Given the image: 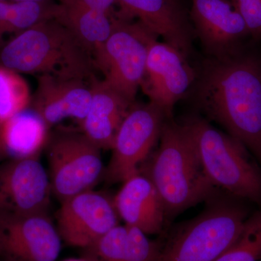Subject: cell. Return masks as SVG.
Listing matches in <instances>:
<instances>
[{
    "mask_svg": "<svg viewBox=\"0 0 261 261\" xmlns=\"http://www.w3.org/2000/svg\"><path fill=\"white\" fill-rule=\"evenodd\" d=\"M195 82L199 108L243 144L261 165L260 65L238 54L209 58Z\"/></svg>",
    "mask_w": 261,
    "mask_h": 261,
    "instance_id": "cell-1",
    "label": "cell"
},
{
    "mask_svg": "<svg viewBox=\"0 0 261 261\" xmlns=\"http://www.w3.org/2000/svg\"><path fill=\"white\" fill-rule=\"evenodd\" d=\"M0 65L20 73L90 80L97 70L92 53L56 18L19 33L0 49Z\"/></svg>",
    "mask_w": 261,
    "mask_h": 261,
    "instance_id": "cell-2",
    "label": "cell"
},
{
    "mask_svg": "<svg viewBox=\"0 0 261 261\" xmlns=\"http://www.w3.org/2000/svg\"><path fill=\"white\" fill-rule=\"evenodd\" d=\"M158 145L142 174L155 187L167 221L208 200L214 197L216 187L206 176L193 140L183 123L168 118Z\"/></svg>",
    "mask_w": 261,
    "mask_h": 261,
    "instance_id": "cell-3",
    "label": "cell"
},
{
    "mask_svg": "<svg viewBox=\"0 0 261 261\" xmlns=\"http://www.w3.org/2000/svg\"><path fill=\"white\" fill-rule=\"evenodd\" d=\"M182 123L214 186L261 203V171L249 158L245 146L200 117H190Z\"/></svg>",
    "mask_w": 261,
    "mask_h": 261,
    "instance_id": "cell-4",
    "label": "cell"
},
{
    "mask_svg": "<svg viewBox=\"0 0 261 261\" xmlns=\"http://www.w3.org/2000/svg\"><path fill=\"white\" fill-rule=\"evenodd\" d=\"M247 219L238 204L213 200L172 233L160 261H216L239 238Z\"/></svg>",
    "mask_w": 261,
    "mask_h": 261,
    "instance_id": "cell-5",
    "label": "cell"
},
{
    "mask_svg": "<svg viewBox=\"0 0 261 261\" xmlns=\"http://www.w3.org/2000/svg\"><path fill=\"white\" fill-rule=\"evenodd\" d=\"M158 38L139 20L118 18L107 41L94 54V64L104 75L103 80L128 102H135L149 46Z\"/></svg>",
    "mask_w": 261,
    "mask_h": 261,
    "instance_id": "cell-6",
    "label": "cell"
},
{
    "mask_svg": "<svg viewBox=\"0 0 261 261\" xmlns=\"http://www.w3.org/2000/svg\"><path fill=\"white\" fill-rule=\"evenodd\" d=\"M46 146L51 192L61 202L92 190L102 177L101 149L82 130L57 132Z\"/></svg>",
    "mask_w": 261,
    "mask_h": 261,
    "instance_id": "cell-7",
    "label": "cell"
},
{
    "mask_svg": "<svg viewBox=\"0 0 261 261\" xmlns=\"http://www.w3.org/2000/svg\"><path fill=\"white\" fill-rule=\"evenodd\" d=\"M168 118L153 102L132 105L117 132L111 159L105 168L103 176L108 183H123L140 173L141 166L159 144Z\"/></svg>",
    "mask_w": 261,
    "mask_h": 261,
    "instance_id": "cell-8",
    "label": "cell"
},
{
    "mask_svg": "<svg viewBox=\"0 0 261 261\" xmlns=\"http://www.w3.org/2000/svg\"><path fill=\"white\" fill-rule=\"evenodd\" d=\"M51 194L49 175L39 157L0 163V216L47 214Z\"/></svg>",
    "mask_w": 261,
    "mask_h": 261,
    "instance_id": "cell-9",
    "label": "cell"
},
{
    "mask_svg": "<svg viewBox=\"0 0 261 261\" xmlns=\"http://www.w3.org/2000/svg\"><path fill=\"white\" fill-rule=\"evenodd\" d=\"M114 200L92 190L61 202L56 227L62 241L86 249L119 225Z\"/></svg>",
    "mask_w": 261,
    "mask_h": 261,
    "instance_id": "cell-10",
    "label": "cell"
},
{
    "mask_svg": "<svg viewBox=\"0 0 261 261\" xmlns=\"http://www.w3.org/2000/svg\"><path fill=\"white\" fill-rule=\"evenodd\" d=\"M197 77V70L187 57L157 39L149 46L140 88L149 102L162 108L171 118L175 105L186 94Z\"/></svg>",
    "mask_w": 261,
    "mask_h": 261,
    "instance_id": "cell-11",
    "label": "cell"
},
{
    "mask_svg": "<svg viewBox=\"0 0 261 261\" xmlns=\"http://www.w3.org/2000/svg\"><path fill=\"white\" fill-rule=\"evenodd\" d=\"M61 243L48 214L0 216V261H56Z\"/></svg>",
    "mask_w": 261,
    "mask_h": 261,
    "instance_id": "cell-12",
    "label": "cell"
},
{
    "mask_svg": "<svg viewBox=\"0 0 261 261\" xmlns=\"http://www.w3.org/2000/svg\"><path fill=\"white\" fill-rule=\"evenodd\" d=\"M190 17L195 36L208 58L238 54L240 40L250 34L231 0H192Z\"/></svg>",
    "mask_w": 261,
    "mask_h": 261,
    "instance_id": "cell-13",
    "label": "cell"
},
{
    "mask_svg": "<svg viewBox=\"0 0 261 261\" xmlns=\"http://www.w3.org/2000/svg\"><path fill=\"white\" fill-rule=\"evenodd\" d=\"M122 14L143 23L189 58L195 31L184 0H118Z\"/></svg>",
    "mask_w": 261,
    "mask_h": 261,
    "instance_id": "cell-14",
    "label": "cell"
},
{
    "mask_svg": "<svg viewBox=\"0 0 261 261\" xmlns=\"http://www.w3.org/2000/svg\"><path fill=\"white\" fill-rule=\"evenodd\" d=\"M37 87L30 108L49 128L67 118L81 121L85 118L92 100L90 80L37 75Z\"/></svg>",
    "mask_w": 261,
    "mask_h": 261,
    "instance_id": "cell-15",
    "label": "cell"
},
{
    "mask_svg": "<svg viewBox=\"0 0 261 261\" xmlns=\"http://www.w3.org/2000/svg\"><path fill=\"white\" fill-rule=\"evenodd\" d=\"M113 200L118 216L125 224L147 235L162 232L166 221L162 201L145 175L139 173L123 182Z\"/></svg>",
    "mask_w": 261,
    "mask_h": 261,
    "instance_id": "cell-16",
    "label": "cell"
},
{
    "mask_svg": "<svg viewBox=\"0 0 261 261\" xmlns=\"http://www.w3.org/2000/svg\"><path fill=\"white\" fill-rule=\"evenodd\" d=\"M92 100L81 130L99 149H111L117 132L133 103L94 75L90 80Z\"/></svg>",
    "mask_w": 261,
    "mask_h": 261,
    "instance_id": "cell-17",
    "label": "cell"
},
{
    "mask_svg": "<svg viewBox=\"0 0 261 261\" xmlns=\"http://www.w3.org/2000/svg\"><path fill=\"white\" fill-rule=\"evenodd\" d=\"M163 245L139 228L118 225L88 248L89 261H160Z\"/></svg>",
    "mask_w": 261,
    "mask_h": 261,
    "instance_id": "cell-18",
    "label": "cell"
},
{
    "mask_svg": "<svg viewBox=\"0 0 261 261\" xmlns=\"http://www.w3.org/2000/svg\"><path fill=\"white\" fill-rule=\"evenodd\" d=\"M49 129L32 108L24 110L0 126V156L6 159L39 157L49 140Z\"/></svg>",
    "mask_w": 261,
    "mask_h": 261,
    "instance_id": "cell-19",
    "label": "cell"
},
{
    "mask_svg": "<svg viewBox=\"0 0 261 261\" xmlns=\"http://www.w3.org/2000/svg\"><path fill=\"white\" fill-rule=\"evenodd\" d=\"M58 3L55 18L69 29L94 56L111 35L118 18L80 5Z\"/></svg>",
    "mask_w": 261,
    "mask_h": 261,
    "instance_id": "cell-20",
    "label": "cell"
},
{
    "mask_svg": "<svg viewBox=\"0 0 261 261\" xmlns=\"http://www.w3.org/2000/svg\"><path fill=\"white\" fill-rule=\"evenodd\" d=\"M58 3L56 1L42 3H12L0 1V49L8 41L7 34L15 35L48 19L55 18Z\"/></svg>",
    "mask_w": 261,
    "mask_h": 261,
    "instance_id": "cell-21",
    "label": "cell"
},
{
    "mask_svg": "<svg viewBox=\"0 0 261 261\" xmlns=\"http://www.w3.org/2000/svg\"><path fill=\"white\" fill-rule=\"evenodd\" d=\"M32 94L20 73L0 65V126L30 107Z\"/></svg>",
    "mask_w": 261,
    "mask_h": 261,
    "instance_id": "cell-22",
    "label": "cell"
},
{
    "mask_svg": "<svg viewBox=\"0 0 261 261\" xmlns=\"http://www.w3.org/2000/svg\"><path fill=\"white\" fill-rule=\"evenodd\" d=\"M216 261H261V211L247 218L236 241Z\"/></svg>",
    "mask_w": 261,
    "mask_h": 261,
    "instance_id": "cell-23",
    "label": "cell"
},
{
    "mask_svg": "<svg viewBox=\"0 0 261 261\" xmlns=\"http://www.w3.org/2000/svg\"><path fill=\"white\" fill-rule=\"evenodd\" d=\"M242 15L249 34L255 39L261 38V0H231Z\"/></svg>",
    "mask_w": 261,
    "mask_h": 261,
    "instance_id": "cell-24",
    "label": "cell"
},
{
    "mask_svg": "<svg viewBox=\"0 0 261 261\" xmlns=\"http://www.w3.org/2000/svg\"><path fill=\"white\" fill-rule=\"evenodd\" d=\"M57 2L64 4L80 5L106 13L113 18H123L118 0H58Z\"/></svg>",
    "mask_w": 261,
    "mask_h": 261,
    "instance_id": "cell-25",
    "label": "cell"
},
{
    "mask_svg": "<svg viewBox=\"0 0 261 261\" xmlns=\"http://www.w3.org/2000/svg\"><path fill=\"white\" fill-rule=\"evenodd\" d=\"M12 3H42V2L58 1V0H0Z\"/></svg>",
    "mask_w": 261,
    "mask_h": 261,
    "instance_id": "cell-26",
    "label": "cell"
},
{
    "mask_svg": "<svg viewBox=\"0 0 261 261\" xmlns=\"http://www.w3.org/2000/svg\"><path fill=\"white\" fill-rule=\"evenodd\" d=\"M65 261H89L86 258L83 259H70V260H66Z\"/></svg>",
    "mask_w": 261,
    "mask_h": 261,
    "instance_id": "cell-27",
    "label": "cell"
},
{
    "mask_svg": "<svg viewBox=\"0 0 261 261\" xmlns=\"http://www.w3.org/2000/svg\"><path fill=\"white\" fill-rule=\"evenodd\" d=\"M0 157H1V156H0Z\"/></svg>",
    "mask_w": 261,
    "mask_h": 261,
    "instance_id": "cell-28",
    "label": "cell"
}]
</instances>
